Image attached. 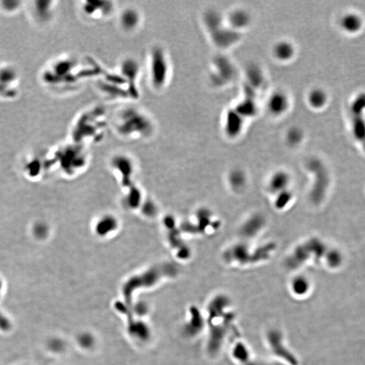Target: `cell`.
Instances as JSON below:
<instances>
[{"label": "cell", "instance_id": "cell-1", "mask_svg": "<svg viewBox=\"0 0 365 365\" xmlns=\"http://www.w3.org/2000/svg\"><path fill=\"white\" fill-rule=\"evenodd\" d=\"M112 125L116 133L125 138H147L156 131V122L147 111L133 104L120 108Z\"/></svg>", "mask_w": 365, "mask_h": 365}, {"label": "cell", "instance_id": "cell-2", "mask_svg": "<svg viewBox=\"0 0 365 365\" xmlns=\"http://www.w3.org/2000/svg\"><path fill=\"white\" fill-rule=\"evenodd\" d=\"M109 125V116L105 108L93 106L76 116L73 124V136L77 142L97 141L103 137Z\"/></svg>", "mask_w": 365, "mask_h": 365}, {"label": "cell", "instance_id": "cell-3", "mask_svg": "<svg viewBox=\"0 0 365 365\" xmlns=\"http://www.w3.org/2000/svg\"><path fill=\"white\" fill-rule=\"evenodd\" d=\"M147 81L156 92L168 88L173 76V64L168 50L162 45L155 44L147 52L146 62Z\"/></svg>", "mask_w": 365, "mask_h": 365}, {"label": "cell", "instance_id": "cell-4", "mask_svg": "<svg viewBox=\"0 0 365 365\" xmlns=\"http://www.w3.org/2000/svg\"><path fill=\"white\" fill-rule=\"evenodd\" d=\"M97 79V89L108 99L135 101L128 83L117 71L104 70Z\"/></svg>", "mask_w": 365, "mask_h": 365}, {"label": "cell", "instance_id": "cell-5", "mask_svg": "<svg viewBox=\"0 0 365 365\" xmlns=\"http://www.w3.org/2000/svg\"><path fill=\"white\" fill-rule=\"evenodd\" d=\"M131 89L134 100L140 97V81L142 76V67L136 59L127 57L119 62L116 69Z\"/></svg>", "mask_w": 365, "mask_h": 365}, {"label": "cell", "instance_id": "cell-6", "mask_svg": "<svg viewBox=\"0 0 365 365\" xmlns=\"http://www.w3.org/2000/svg\"><path fill=\"white\" fill-rule=\"evenodd\" d=\"M81 11L85 18L92 21H102L114 15L116 5L112 1L86 0L81 2Z\"/></svg>", "mask_w": 365, "mask_h": 365}, {"label": "cell", "instance_id": "cell-7", "mask_svg": "<svg viewBox=\"0 0 365 365\" xmlns=\"http://www.w3.org/2000/svg\"><path fill=\"white\" fill-rule=\"evenodd\" d=\"M143 20V15L138 8L128 6L120 12L118 24L122 31L128 34H132L140 29Z\"/></svg>", "mask_w": 365, "mask_h": 365}, {"label": "cell", "instance_id": "cell-8", "mask_svg": "<svg viewBox=\"0 0 365 365\" xmlns=\"http://www.w3.org/2000/svg\"><path fill=\"white\" fill-rule=\"evenodd\" d=\"M289 107V100L284 93L277 92L271 95L268 102V109L274 115H281Z\"/></svg>", "mask_w": 365, "mask_h": 365}, {"label": "cell", "instance_id": "cell-9", "mask_svg": "<svg viewBox=\"0 0 365 365\" xmlns=\"http://www.w3.org/2000/svg\"><path fill=\"white\" fill-rule=\"evenodd\" d=\"M295 50L293 45L288 41H280L274 48V55L281 61H288L293 58Z\"/></svg>", "mask_w": 365, "mask_h": 365}, {"label": "cell", "instance_id": "cell-10", "mask_svg": "<svg viewBox=\"0 0 365 365\" xmlns=\"http://www.w3.org/2000/svg\"><path fill=\"white\" fill-rule=\"evenodd\" d=\"M341 25L342 28L347 33H356L361 29L363 22L359 16L354 14H349L344 16L342 18Z\"/></svg>", "mask_w": 365, "mask_h": 365}, {"label": "cell", "instance_id": "cell-11", "mask_svg": "<svg viewBox=\"0 0 365 365\" xmlns=\"http://www.w3.org/2000/svg\"><path fill=\"white\" fill-rule=\"evenodd\" d=\"M229 20L233 27L240 29L246 27L249 24L250 17L247 12L243 10H237L231 14Z\"/></svg>", "mask_w": 365, "mask_h": 365}, {"label": "cell", "instance_id": "cell-12", "mask_svg": "<svg viewBox=\"0 0 365 365\" xmlns=\"http://www.w3.org/2000/svg\"><path fill=\"white\" fill-rule=\"evenodd\" d=\"M308 100L311 107L319 109L324 107L327 102V96L322 90H314L309 93Z\"/></svg>", "mask_w": 365, "mask_h": 365}, {"label": "cell", "instance_id": "cell-13", "mask_svg": "<svg viewBox=\"0 0 365 365\" xmlns=\"http://www.w3.org/2000/svg\"><path fill=\"white\" fill-rule=\"evenodd\" d=\"M288 179L286 174L279 173L274 175L271 180V189H274L275 192L281 189L282 190L283 187H286L288 183Z\"/></svg>", "mask_w": 365, "mask_h": 365}, {"label": "cell", "instance_id": "cell-14", "mask_svg": "<svg viewBox=\"0 0 365 365\" xmlns=\"http://www.w3.org/2000/svg\"><path fill=\"white\" fill-rule=\"evenodd\" d=\"M308 283L304 279H296L293 283V291L296 293H303L307 289Z\"/></svg>", "mask_w": 365, "mask_h": 365}, {"label": "cell", "instance_id": "cell-15", "mask_svg": "<svg viewBox=\"0 0 365 365\" xmlns=\"http://www.w3.org/2000/svg\"><path fill=\"white\" fill-rule=\"evenodd\" d=\"M302 132L300 130L293 128L288 133V139L292 144H297L301 140Z\"/></svg>", "mask_w": 365, "mask_h": 365}, {"label": "cell", "instance_id": "cell-16", "mask_svg": "<svg viewBox=\"0 0 365 365\" xmlns=\"http://www.w3.org/2000/svg\"><path fill=\"white\" fill-rule=\"evenodd\" d=\"M10 328L9 321L0 312V328L7 329Z\"/></svg>", "mask_w": 365, "mask_h": 365}, {"label": "cell", "instance_id": "cell-17", "mask_svg": "<svg viewBox=\"0 0 365 365\" xmlns=\"http://www.w3.org/2000/svg\"><path fill=\"white\" fill-rule=\"evenodd\" d=\"M1 289H2V285H1V281H0V293H1Z\"/></svg>", "mask_w": 365, "mask_h": 365}]
</instances>
